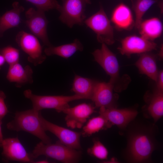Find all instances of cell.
<instances>
[{"mask_svg":"<svg viewBox=\"0 0 163 163\" xmlns=\"http://www.w3.org/2000/svg\"><path fill=\"white\" fill-rule=\"evenodd\" d=\"M148 52L142 53L135 66L139 72L156 82L158 72L155 56Z\"/></svg>","mask_w":163,"mask_h":163,"instance_id":"obj_21","label":"cell"},{"mask_svg":"<svg viewBox=\"0 0 163 163\" xmlns=\"http://www.w3.org/2000/svg\"><path fill=\"white\" fill-rule=\"evenodd\" d=\"M5 94L3 91H0V120L1 121L8 112L5 102Z\"/></svg>","mask_w":163,"mask_h":163,"instance_id":"obj_29","label":"cell"},{"mask_svg":"<svg viewBox=\"0 0 163 163\" xmlns=\"http://www.w3.org/2000/svg\"><path fill=\"white\" fill-rule=\"evenodd\" d=\"M141 36L149 40L159 37L163 31V25L160 20L152 18L142 21L138 29Z\"/></svg>","mask_w":163,"mask_h":163,"instance_id":"obj_20","label":"cell"},{"mask_svg":"<svg viewBox=\"0 0 163 163\" xmlns=\"http://www.w3.org/2000/svg\"><path fill=\"white\" fill-rule=\"evenodd\" d=\"M0 51L9 65L19 62L20 52L18 49L8 46L0 49Z\"/></svg>","mask_w":163,"mask_h":163,"instance_id":"obj_28","label":"cell"},{"mask_svg":"<svg viewBox=\"0 0 163 163\" xmlns=\"http://www.w3.org/2000/svg\"><path fill=\"white\" fill-rule=\"evenodd\" d=\"M83 46L77 39H75L71 43L57 46H52L46 48L44 52L48 56L56 55L67 59L73 55L76 52L82 51Z\"/></svg>","mask_w":163,"mask_h":163,"instance_id":"obj_22","label":"cell"},{"mask_svg":"<svg viewBox=\"0 0 163 163\" xmlns=\"http://www.w3.org/2000/svg\"><path fill=\"white\" fill-rule=\"evenodd\" d=\"M33 71L29 65L23 66L19 62L9 65L6 75L7 79L15 84L18 87L32 83Z\"/></svg>","mask_w":163,"mask_h":163,"instance_id":"obj_16","label":"cell"},{"mask_svg":"<svg viewBox=\"0 0 163 163\" xmlns=\"http://www.w3.org/2000/svg\"><path fill=\"white\" fill-rule=\"evenodd\" d=\"M146 99V104L143 109V116L146 119H152L155 123L163 116V92L157 90Z\"/></svg>","mask_w":163,"mask_h":163,"instance_id":"obj_17","label":"cell"},{"mask_svg":"<svg viewBox=\"0 0 163 163\" xmlns=\"http://www.w3.org/2000/svg\"><path fill=\"white\" fill-rule=\"evenodd\" d=\"M59 19L69 28L75 24L82 25L86 18L85 12L90 0H62Z\"/></svg>","mask_w":163,"mask_h":163,"instance_id":"obj_7","label":"cell"},{"mask_svg":"<svg viewBox=\"0 0 163 163\" xmlns=\"http://www.w3.org/2000/svg\"><path fill=\"white\" fill-rule=\"evenodd\" d=\"M96 82L91 79L75 75L72 90L75 94L84 99H91Z\"/></svg>","mask_w":163,"mask_h":163,"instance_id":"obj_23","label":"cell"},{"mask_svg":"<svg viewBox=\"0 0 163 163\" xmlns=\"http://www.w3.org/2000/svg\"><path fill=\"white\" fill-rule=\"evenodd\" d=\"M113 91V86L110 82H97L91 99L97 107L117 108L118 96Z\"/></svg>","mask_w":163,"mask_h":163,"instance_id":"obj_15","label":"cell"},{"mask_svg":"<svg viewBox=\"0 0 163 163\" xmlns=\"http://www.w3.org/2000/svg\"><path fill=\"white\" fill-rule=\"evenodd\" d=\"M25 15L26 18L25 24L33 34L48 47L53 46L47 35L48 21L44 11L30 8L26 11Z\"/></svg>","mask_w":163,"mask_h":163,"instance_id":"obj_9","label":"cell"},{"mask_svg":"<svg viewBox=\"0 0 163 163\" xmlns=\"http://www.w3.org/2000/svg\"><path fill=\"white\" fill-rule=\"evenodd\" d=\"M132 8L135 14L134 26L138 29L144 14L157 0H131Z\"/></svg>","mask_w":163,"mask_h":163,"instance_id":"obj_25","label":"cell"},{"mask_svg":"<svg viewBox=\"0 0 163 163\" xmlns=\"http://www.w3.org/2000/svg\"><path fill=\"white\" fill-rule=\"evenodd\" d=\"M2 122L0 120V147H2L3 142L4 140L3 135L2 131L1 124Z\"/></svg>","mask_w":163,"mask_h":163,"instance_id":"obj_31","label":"cell"},{"mask_svg":"<svg viewBox=\"0 0 163 163\" xmlns=\"http://www.w3.org/2000/svg\"><path fill=\"white\" fill-rule=\"evenodd\" d=\"M124 132L127 143L122 155L125 161L131 163L152 162L153 153L160 147L156 138L159 129L155 123L135 118Z\"/></svg>","mask_w":163,"mask_h":163,"instance_id":"obj_1","label":"cell"},{"mask_svg":"<svg viewBox=\"0 0 163 163\" xmlns=\"http://www.w3.org/2000/svg\"><path fill=\"white\" fill-rule=\"evenodd\" d=\"M13 8L6 11L0 17V36L7 30L18 27L21 22L20 14L24 10V8L18 2L12 4Z\"/></svg>","mask_w":163,"mask_h":163,"instance_id":"obj_19","label":"cell"},{"mask_svg":"<svg viewBox=\"0 0 163 163\" xmlns=\"http://www.w3.org/2000/svg\"><path fill=\"white\" fill-rule=\"evenodd\" d=\"M5 62V58L0 51V69L1 66L4 64Z\"/></svg>","mask_w":163,"mask_h":163,"instance_id":"obj_33","label":"cell"},{"mask_svg":"<svg viewBox=\"0 0 163 163\" xmlns=\"http://www.w3.org/2000/svg\"><path fill=\"white\" fill-rule=\"evenodd\" d=\"M99 113L113 125L116 126L121 133L124 131L129 124L136 118L138 113L135 108L118 109L101 107H100Z\"/></svg>","mask_w":163,"mask_h":163,"instance_id":"obj_11","label":"cell"},{"mask_svg":"<svg viewBox=\"0 0 163 163\" xmlns=\"http://www.w3.org/2000/svg\"><path fill=\"white\" fill-rule=\"evenodd\" d=\"M97 35L98 42L111 45L114 43L113 29L103 7L84 22Z\"/></svg>","mask_w":163,"mask_h":163,"instance_id":"obj_6","label":"cell"},{"mask_svg":"<svg viewBox=\"0 0 163 163\" xmlns=\"http://www.w3.org/2000/svg\"><path fill=\"white\" fill-rule=\"evenodd\" d=\"M111 21L120 29L128 30L134 25L132 11L123 3L119 4L114 8L111 15Z\"/></svg>","mask_w":163,"mask_h":163,"instance_id":"obj_18","label":"cell"},{"mask_svg":"<svg viewBox=\"0 0 163 163\" xmlns=\"http://www.w3.org/2000/svg\"><path fill=\"white\" fill-rule=\"evenodd\" d=\"M118 49L123 55L127 56L134 54H142L155 50L157 44L143 37L136 35L127 36L121 41Z\"/></svg>","mask_w":163,"mask_h":163,"instance_id":"obj_12","label":"cell"},{"mask_svg":"<svg viewBox=\"0 0 163 163\" xmlns=\"http://www.w3.org/2000/svg\"><path fill=\"white\" fill-rule=\"evenodd\" d=\"M92 54L95 61L110 76L109 82L113 85L114 91L118 92L126 89L130 82V78L127 75L120 76L117 58L106 44L102 43L101 48L96 50Z\"/></svg>","mask_w":163,"mask_h":163,"instance_id":"obj_2","label":"cell"},{"mask_svg":"<svg viewBox=\"0 0 163 163\" xmlns=\"http://www.w3.org/2000/svg\"><path fill=\"white\" fill-rule=\"evenodd\" d=\"M30 154L33 159L43 155L62 163H74L80 161L82 153L80 150L68 147L58 141L54 144H46L41 141Z\"/></svg>","mask_w":163,"mask_h":163,"instance_id":"obj_4","label":"cell"},{"mask_svg":"<svg viewBox=\"0 0 163 163\" xmlns=\"http://www.w3.org/2000/svg\"><path fill=\"white\" fill-rule=\"evenodd\" d=\"M34 5L37 9L44 11L56 9L59 12L61 6L56 0H25Z\"/></svg>","mask_w":163,"mask_h":163,"instance_id":"obj_27","label":"cell"},{"mask_svg":"<svg viewBox=\"0 0 163 163\" xmlns=\"http://www.w3.org/2000/svg\"><path fill=\"white\" fill-rule=\"evenodd\" d=\"M40 117L42 126L45 131H49L53 133L64 145L77 150L81 149V133L72 130L49 121L42 117L41 112Z\"/></svg>","mask_w":163,"mask_h":163,"instance_id":"obj_10","label":"cell"},{"mask_svg":"<svg viewBox=\"0 0 163 163\" xmlns=\"http://www.w3.org/2000/svg\"><path fill=\"white\" fill-rule=\"evenodd\" d=\"M15 40L22 50L28 55V61L37 66L42 64L46 59L43 53L42 48L37 37L23 30L19 32Z\"/></svg>","mask_w":163,"mask_h":163,"instance_id":"obj_8","label":"cell"},{"mask_svg":"<svg viewBox=\"0 0 163 163\" xmlns=\"http://www.w3.org/2000/svg\"><path fill=\"white\" fill-rule=\"evenodd\" d=\"M113 125L101 115L90 119L83 126L81 135L83 137L89 136L102 130L111 128Z\"/></svg>","mask_w":163,"mask_h":163,"instance_id":"obj_24","label":"cell"},{"mask_svg":"<svg viewBox=\"0 0 163 163\" xmlns=\"http://www.w3.org/2000/svg\"><path fill=\"white\" fill-rule=\"evenodd\" d=\"M104 163H119V161H117V159L116 158L113 157L111 159L109 160H105L103 161Z\"/></svg>","mask_w":163,"mask_h":163,"instance_id":"obj_32","label":"cell"},{"mask_svg":"<svg viewBox=\"0 0 163 163\" xmlns=\"http://www.w3.org/2000/svg\"><path fill=\"white\" fill-rule=\"evenodd\" d=\"M23 93L25 97L31 101L33 108L38 111L45 109H53L58 112H62L64 109L69 107V102L84 99L76 94L68 96L38 95L34 94L30 89L25 90Z\"/></svg>","mask_w":163,"mask_h":163,"instance_id":"obj_5","label":"cell"},{"mask_svg":"<svg viewBox=\"0 0 163 163\" xmlns=\"http://www.w3.org/2000/svg\"><path fill=\"white\" fill-rule=\"evenodd\" d=\"M49 162V161L47 160H43L37 161H34L33 162V163H47Z\"/></svg>","mask_w":163,"mask_h":163,"instance_id":"obj_34","label":"cell"},{"mask_svg":"<svg viewBox=\"0 0 163 163\" xmlns=\"http://www.w3.org/2000/svg\"><path fill=\"white\" fill-rule=\"evenodd\" d=\"M93 142V145L87 149L88 154L100 160H107L108 152L106 147L98 139H94Z\"/></svg>","mask_w":163,"mask_h":163,"instance_id":"obj_26","label":"cell"},{"mask_svg":"<svg viewBox=\"0 0 163 163\" xmlns=\"http://www.w3.org/2000/svg\"><path fill=\"white\" fill-rule=\"evenodd\" d=\"M157 90L163 92V72L161 70L159 72L157 80Z\"/></svg>","mask_w":163,"mask_h":163,"instance_id":"obj_30","label":"cell"},{"mask_svg":"<svg viewBox=\"0 0 163 163\" xmlns=\"http://www.w3.org/2000/svg\"><path fill=\"white\" fill-rule=\"evenodd\" d=\"M40 111L33 108L17 111L14 119L7 124L9 130L18 132L24 131L34 136L46 144L51 143V139L47 135L42 125L40 117Z\"/></svg>","mask_w":163,"mask_h":163,"instance_id":"obj_3","label":"cell"},{"mask_svg":"<svg viewBox=\"0 0 163 163\" xmlns=\"http://www.w3.org/2000/svg\"><path fill=\"white\" fill-rule=\"evenodd\" d=\"M95 112V107L93 105L86 103L72 107H69L62 111L66 115L65 120L66 125L72 129L81 128Z\"/></svg>","mask_w":163,"mask_h":163,"instance_id":"obj_13","label":"cell"},{"mask_svg":"<svg viewBox=\"0 0 163 163\" xmlns=\"http://www.w3.org/2000/svg\"><path fill=\"white\" fill-rule=\"evenodd\" d=\"M2 147V155L5 161L33 163L30 154L27 152L18 137L4 139Z\"/></svg>","mask_w":163,"mask_h":163,"instance_id":"obj_14","label":"cell"}]
</instances>
